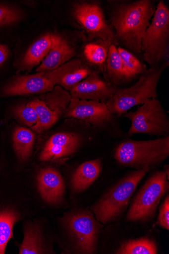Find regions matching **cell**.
<instances>
[{
	"instance_id": "2e32d148",
	"label": "cell",
	"mask_w": 169,
	"mask_h": 254,
	"mask_svg": "<svg viewBox=\"0 0 169 254\" xmlns=\"http://www.w3.org/2000/svg\"><path fill=\"white\" fill-rule=\"evenodd\" d=\"M75 55V49L68 41L60 35L56 34L50 51L36 69V71L40 73L55 70Z\"/></svg>"
},
{
	"instance_id": "ba28073f",
	"label": "cell",
	"mask_w": 169,
	"mask_h": 254,
	"mask_svg": "<svg viewBox=\"0 0 169 254\" xmlns=\"http://www.w3.org/2000/svg\"><path fill=\"white\" fill-rule=\"evenodd\" d=\"M68 232L77 250L82 254H94L97 250L103 227L93 215L87 211L70 214L65 220Z\"/></svg>"
},
{
	"instance_id": "52a82bcc",
	"label": "cell",
	"mask_w": 169,
	"mask_h": 254,
	"mask_svg": "<svg viewBox=\"0 0 169 254\" xmlns=\"http://www.w3.org/2000/svg\"><path fill=\"white\" fill-rule=\"evenodd\" d=\"M123 117L131 122L129 136L140 133L166 136L169 132L168 118L157 99L147 100L135 111L126 113Z\"/></svg>"
},
{
	"instance_id": "5bb4252c",
	"label": "cell",
	"mask_w": 169,
	"mask_h": 254,
	"mask_svg": "<svg viewBox=\"0 0 169 254\" xmlns=\"http://www.w3.org/2000/svg\"><path fill=\"white\" fill-rule=\"evenodd\" d=\"M37 183L40 194L46 202L56 204L62 200L65 184L56 170L51 167L41 169L37 176Z\"/></svg>"
},
{
	"instance_id": "ffe728a7",
	"label": "cell",
	"mask_w": 169,
	"mask_h": 254,
	"mask_svg": "<svg viewBox=\"0 0 169 254\" xmlns=\"http://www.w3.org/2000/svg\"><path fill=\"white\" fill-rule=\"evenodd\" d=\"M35 135L32 131L25 127H17L13 134L15 151L22 160L28 159L32 152Z\"/></svg>"
},
{
	"instance_id": "9a60e30c",
	"label": "cell",
	"mask_w": 169,
	"mask_h": 254,
	"mask_svg": "<svg viewBox=\"0 0 169 254\" xmlns=\"http://www.w3.org/2000/svg\"><path fill=\"white\" fill-rule=\"evenodd\" d=\"M54 87L50 81L36 73L17 77L4 88L3 93L6 96L43 94L52 91Z\"/></svg>"
},
{
	"instance_id": "4316f807",
	"label": "cell",
	"mask_w": 169,
	"mask_h": 254,
	"mask_svg": "<svg viewBox=\"0 0 169 254\" xmlns=\"http://www.w3.org/2000/svg\"><path fill=\"white\" fill-rule=\"evenodd\" d=\"M128 79L143 74L147 72V67L133 54L122 47L117 48Z\"/></svg>"
},
{
	"instance_id": "83f0119b",
	"label": "cell",
	"mask_w": 169,
	"mask_h": 254,
	"mask_svg": "<svg viewBox=\"0 0 169 254\" xmlns=\"http://www.w3.org/2000/svg\"><path fill=\"white\" fill-rule=\"evenodd\" d=\"M13 113L20 123L29 127L32 128L37 123V113L30 102L27 105L16 107L13 110Z\"/></svg>"
},
{
	"instance_id": "e0dca14e",
	"label": "cell",
	"mask_w": 169,
	"mask_h": 254,
	"mask_svg": "<svg viewBox=\"0 0 169 254\" xmlns=\"http://www.w3.org/2000/svg\"><path fill=\"white\" fill-rule=\"evenodd\" d=\"M102 171V163L100 159L86 161L81 165L72 175L71 184L72 189L83 191L91 186Z\"/></svg>"
},
{
	"instance_id": "4dcf8cb0",
	"label": "cell",
	"mask_w": 169,
	"mask_h": 254,
	"mask_svg": "<svg viewBox=\"0 0 169 254\" xmlns=\"http://www.w3.org/2000/svg\"><path fill=\"white\" fill-rule=\"evenodd\" d=\"M9 54L7 46L0 44V65L2 64L6 60Z\"/></svg>"
},
{
	"instance_id": "3957f363",
	"label": "cell",
	"mask_w": 169,
	"mask_h": 254,
	"mask_svg": "<svg viewBox=\"0 0 169 254\" xmlns=\"http://www.w3.org/2000/svg\"><path fill=\"white\" fill-rule=\"evenodd\" d=\"M166 67L162 64L151 67L134 85L129 88L116 89L106 103L110 112L120 116L149 99H157V86Z\"/></svg>"
},
{
	"instance_id": "30bf717a",
	"label": "cell",
	"mask_w": 169,
	"mask_h": 254,
	"mask_svg": "<svg viewBox=\"0 0 169 254\" xmlns=\"http://www.w3.org/2000/svg\"><path fill=\"white\" fill-rule=\"evenodd\" d=\"M112 115L105 103L71 98L64 117L103 127L112 121Z\"/></svg>"
},
{
	"instance_id": "484cf974",
	"label": "cell",
	"mask_w": 169,
	"mask_h": 254,
	"mask_svg": "<svg viewBox=\"0 0 169 254\" xmlns=\"http://www.w3.org/2000/svg\"><path fill=\"white\" fill-rule=\"evenodd\" d=\"M18 220L16 213L12 211L0 212V254H4L7 245L13 238V229Z\"/></svg>"
},
{
	"instance_id": "277c9868",
	"label": "cell",
	"mask_w": 169,
	"mask_h": 254,
	"mask_svg": "<svg viewBox=\"0 0 169 254\" xmlns=\"http://www.w3.org/2000/svg\"><path fill=\"white\" fill-rule=\"evenodd\" d=\"M149 169L137 170L119 181L92 207L96 220L107 224L121 215L140 181Z\"/></svg>"
},
{
	"instance_id": "8992f818",
	"label": "cell",
	"mask_w": 169,
	"mask_h": 254,
	"mask_svg": "<svg viewBox=\"0 0 169 254\" xmlns=\"http://www.w3.org/2000/svg\"><path fill=\"white\" fill-rule=\"evenodd\" d=\"M167 174L158 171L144 183L134 198L127 215L132 222L146 223L155 215L158 205L169 189Z\"/></svg>"
},
{
	"instance_id": "d6986e66",
	"label": "cell",
	"mask_w": 169,
	"mask_h": 254,
	"mask_svg": "<svg viewBox=\"0 0 169 254\" xmlns=\"http://www.w3.org/2000/svg\"><path fill=\"white\" fill-rule=\"evenodd\" d=\"M39 99L48 108L56 113L61 118L70 103L71 96L68 91L56 85L52 91L43 94Z\"/></svg>"
},
{
	"instance_id": "5b68a950",
	"label": "cell",
	"mask_w": 169,
	"mask_h": 254,
	"mask_svg": "<svg viewBox=\"0 0 169 254\" xmlns=\"http://www.w3.org/2000/svg\"><path fill=\"white\" fill-rule=\"evenodd\" d=\"M152 18L142 37L141 48L144 60L151 67L161 65L168 56L169 10L163 1L159 2Z\"/></svg>"
},
{
	"instance_id": "7a4b0ae2",
	"label": "cell",
	"mask_w": 169,
	"mask_h": 254,
	"mask_svg": "<svg viewBox=\"0 0 169 254\" xmlns=\"http://www.w3.org/2000/svg\"><path fill=\"white\" fill-rule=\"evenodd\" d=\"M169 155V136L149 141L127 140L116 148L118 164L137 170L149 169L162 163Z\"/></svg>"
},
{
	"instance_id": "603a6c76",
	"label": "cell",
	"mask_w": 169,
	"mask_h": 254,
	"mask_svg": "<svg viewBox=\"0 0 169 254\" xmlns=\"http://www.w3.org/2000/svg\"><path fill=\"white\" fill-rule=\"evenodd\" d=\"M34 108L38 116L37 124L32 127L37 132H41L53 127L60 118L59 115L48 108L39 99L30 102Z\"/></svg>"
},
{
	"instance_id": "4fadbf2b",
	"label": "cell",
	"mask_w": 169,
	"mask_h": 254,
	"mask_svg": "<svg viewBox=\"0 0 169 254\" xmlns=\"http://www.w3.org/2000/svg\"><path fill=\"white\" fill-rule=\"evenodd\" d=\"M80 135L73 132H58L46 142L40 155L42 161L56 160L75 153L81 144Z\"/></svg>"
},
{
	"instance_id": "8fae6325",
	"label": "cell",
	"mask_w": 169,
	"mask_h": 254,
	"mask_svg": "<svg viewBox=\"0 0 169 254\" xmlns=\"http://www.w3.org/2000/svg\"><path fill=\"white\" fill-rule=\"evenodd\" d=\"M92 71L81 59H75L69 60L55 70L37 74L50 81L54 86L58 85L67 91H70Z\"/></svg>"
},
{
	"instance_id": "7402d4cb",
	"label": "cell",
	"mask_w": 169,
	"mask_h": 254,
	"mask_svg": "<svg viewBox=\"0 0 169 254\" xmlns=\"http://www.w3.org/2000/svg\"><path fill=\"white\" fill-rule=\"evenodd\" d=\"M106 70L110 80L114 84L129 80L125 72L117 47L112 43L110 46L106 61Z\"/></svg>"
},
{
	"instance_id": "f546056e",
	"label": "cell",
	"mask_w": 169,
	"mask_h": 254,
	"mask_svg": "<svg viewBox=\"0 0 169 254\" xmlns=\"http://www.w3.org/2000/svg\"><path fill=\"white\" fill-rule=\"evenodd\" d=\"M159 226L169 230V196H167L162 205L160 207L159 214L157 220Z\"/></svg>"
},
{
	"instance_id": "9c48e42d",
	"label": "cell",
	"mask_w": 169,
	"mask_h": 254,
	"mask_svg": "<svg viewBox=\"0 0 169 254\" xmlns=\"http://www.w3.org/2000/svg\"><path fill=\"white\" fill-rule=\"evenodd\" d=\"M73 13L76 20L88 33L90 39L99 38L113 41L114 33L108 25L103 10L99 5L78 4L74 7Z\"/></svg>"
},
{
	"instance_id": "f1b7e54d",
	"label": "cell",
	"mask_w": 169,
	"mask_h": 254,
	"mask_svg": "<svg viewBox=\"0 0 169 254\" xmlns=\"http://www.w3.org/2000/svg\"><path fill=\"white\" fill-rule=\"evenodd\" d=\"M19 12L11 8L0 6V26L13 24L20 20Z\"/></svg>"
},
{
	"instance_id": "44dd1931",
	"label": "cell",
	"mask_w": 169,
	"mask_h": 254,
	"mask_svg": "<svg viewBox=\"0 0 169 254\" xmlns=\"http://www.w3.org/2000/svg\"><path fill=\"white\" fill-rule=\"evenodd\" d=\"M46 252L40 229L36 225L28 224L24 231V238L19 253L38 254Z\"/></svg>"
},
{
	"instance_id": "6da1fadb",
	"label": "cell",
	"mask_w": 169,
	"mask_h": 254,
	"mask_svg": "<svg viewBox=\"0 0 169 254\" xmlns=\"http://www.w3.org/2000/svg\"><path fill=\"white\" fill-rule=\"evenodd\" d=\"M155 10L150 0L115 6L111 14V24L116 32L113 44H121L130 52L140 54L142 37L150 25Z\"/></svg>"
},
{
	"instance_id": "ac0fdd59",
	"label": "cell",
	"mask_w": 169,
	"mask_h": 254,
	"mask_svg": "<svg viewBox=\"0 0 169 254\" xmlns=\"http://www.w3.org/2000/svg\"><path fill=\"white\" fill-rule=\"evenodd\" d=\"M56 34H46L36 40L29 49L24 57L22 65L29 71L38 64L50 51Z\"/></svg>"
},
{
	"instance_id": "cb8c5ba5",
	"label": "cell",
	"mask_w": 169,
	"mask_h": 254,
	"mask_svg": "<svg viewBox=\"0 0 169 254\" xmlns=\"http://www.w3.org/2000/svg\"><path fill=\"white\" fill-rule=\"evenodd\" d=\"M117 254H156V243L148 238L129 240L120 245L114 252Z\"/></svg>"
},
{
	"instance_id": "7c38bea8",
	"label": "cell",
	"mask_w": 169,
	"mask_h": 254,
	"mask_svg": "<svg viewBox=\"0 0 169 254\" xmlns=\"http://www.w3.org/2000/svg\"><path fill=\"white\" fill-rule=\"evenodd\" d=\"M116 89L103 80L98 71L92 72L70 92L71 98L105 103L112 97Z\"/></svg>"
},
{
	"instance_id": "d4e9b609",
	"label": "cell",
	"mask_w": 169,
	"mask_h": 254,
	"mask_svg": "<svg viewBox=\"0 0 169 254\" xmlns=\"http://www.w3.org/2000/svg\"><path fill=\"white\" fill-rule=\"evenodd\" d=\"M112 43L111 40L100 39L97 42L89 43L85 46V57L90 63L103 68L106 63L110 46Z\"/></svg>"
}]
</instances>
